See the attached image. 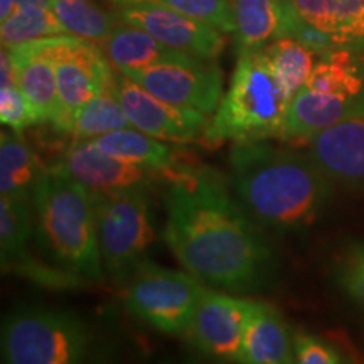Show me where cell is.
I'll return each instance as SVG.
<instances>
[{"instance_id":"31","label":"cell","mask_w":364,"mask_h":364,"mask_svg":"<svg viewBox=\"0 0 364 364\" xmlns=\"http://www.w3.org/2000/svg\"><path fill=\"white\" fill-rule=\"evenodd\" d=\"M338 280L344 292L364 309V241L346 250L338 265Z\"/></svg>"},{"instance_id":"14","label":"cell","mask_w":364,"mask_h":364,"mask_svg":"<svg viewBox=\"0 0 364 364\" xmlns=\"http://www.w3.org/2000/svg\"><path fill=\"white\" fill-rule=\"evenodd\" d=\"M307 144V154L334 184L364 191V115L332 125Z\"/></svg>"},{"instance_id":"13","label":"cell","mask_w":364,"mask_h":364,"mask_svg":"<svg viewBox=\"0 0 364 364\" xmlns=\"http://www.w3.org/2000/svg\"><path fill=\"white\" fill-rule=\"evenodd\" d=\"M56 166L95 194L150 186L161 177L103 152L91 140H75Z\"/></svg>"},{"instance_id":"8","label":"cell","mask_w":364,"mask_h":364,"mask_svg":"<svg viewBox=\"0 0 364 364\" xmlns=\"http://www.w3.org/2000/svg\"><path fill=\"white\" fill-rule=\"evenodd\" d=\"M204 287L188 272L144 260L129 279L125 306L164 334L186 336Z\"/></svg>"},{"instance_id":"35","label":"cell","mask_w":364,"mask_h":364,"mask_svg":"<svg viewBox=\"0 0 364 364\" xmlns=\"http://www.w3.org/2000/svg\"><path fill=\"white\" fill-rule=\"evenodd\" d=\"M171 364H196V363H191V361H186V363H171Z\"/></svg>"},{"instance_id":"16","label":"cell","mask_w":364,"mask_h":364,"mask_svg":"<svg viewBox=\"0 0 364 364\" xmlns=\"http://www.w3.org/2000/svg\"><path fill=\"white\" fill-rule=\"evenodd\" d=\"M295 16L338 49L364 53V0H284Z\"/></svg>"},{"instance_id":"33","label":"cell","mask_w":364,"mask_h":364,"mask_svg":"<svg viewBox=\"0 0 364 364\" xmlns=\"http://www.w3.org/2000/svg\"><path fill=\"white\" fill-rule=\"evenodd\" d=\"M17 9V0H0V19H9Z\"/></svg>"},{"instance_id":"30","label":"cell","mask_w":364,"mask_h":364,"mask_svg":"<svg viewBox=\"0 0 364 364\" xmlns=\"http://www.w3.org/2000/svg\"><path fill=\"white\" fill-rule=\"evenodd\" d=\"M0 120L2 125L17 134H22L27 127L38 124L26 95L17 85L0 86Z\"/></svg>"},{"instance_id":"12","label":"cell","mask_w":364,"mask_h":364,"mask_svg":"<svg viewBox=\"0 0 364 364\" xmlns=\"http://www.w3.org/2000/svg\"><path fill=\"white\" fill-rule=\"evenodd\" d=\"M118 19L139 27L169 48L208 63H215L226 44L221 31L159 4L120 7Z\"/></svg>"},{"instance_id":"19","label":"cell","mask_w":364,"mask_h":364,"mask_svg":"<svg viewBox=\"0 0 364 364\" xmlns=\"http://www.w3.org/2000/svg\"><path fill=\"white\" fill-rule=\"evenodd\" d=\"M91 142L103 152L161 177H172L181 171L177 169L179 166H177L176 152L169 145L134 129V127L100 135L97 139H91Z\"/></svg>"},{"instance_id":"24","label":"cell","mask_w":364,"mask_h":364,"mask_svg":"<svg viewBox=\"0 0 364 364\" xmlns=\"http://www.w3.org/2000/svg\"><path fill=\"white\" fill-rule=\"evenodd\" d=\"M258 53L265 59L290 102L307 85L314 68H316V58H318L307 46L292 38L273 41Z\"/></svg>"},{"instance_id":"23","label":"cell","mask_w":364,"mask_h":364,"mask_svg":"<svg viewBox=\"0 0 364 364\" xmlns=\"http://www.w3.org/2000/svg\"><path fill=\"white\" fill-rule=\"evenodd\" d=\"M306 88L316 93L364 98V53L336 49L321 56Z\"/></svg>"},{"instance_id":"22","label":"cell","mask_w":364,"mask_h":364,"mask_svg":"<svg viewBox=\"0 0 364 364\" xmlns=\"http://www.w3.org/2000/svg\"><path fill=\"white\" fill-rule=\"evenodd\" d=\"M39 159L21 134L9 129L0 135V193L2 198H31L44 174Z\"/></svg>"},{"instance_id":"7","label":"cell","mask_w":364,"mask_h":364,"mask_svg":"<svg viewBox=\"0 0 364 364\" xmlns=\"http://www.w3.org/2000/svg\"><path fill=\"white\" fill-rule=\"evenodd\" d=\"M21 53L49 59L56 70L59 117L53 127L70 132L75 113L103 90L115 85L112 63L97 43L75 34H59L16 46Z\"/></svg>"},{"instance_id":"26","label":"cell","mask_w":364,"mask_h":364,"mask_svg":"<svg viewBox=\"0 0 364 364\" xmlns=\"http://www.w3.org/2000/svg\"><path fill=\"white\" fill-rule=\"evenodd\" d=\"M51 11L66 33L91 43H105L117 27L112 17L91 0H53Z\"/></svg>"},{"instance_id":"18","label":"cell","mask_w":364,"mask_h":364,"mask_svg":"<svg viewBox=\"0 0 364 364\" xmlns=\"http://www.w3.org/2000/svg\"><path fill=\"white\" fill-rule=\"evenodd\" d=\"M105 53L118 71L142 70V68L171 65V63L203 61L191 54L169 48L154 36L139 27L124 24L113 29L110 38L105 41Z\"/></svg>"},{"instance_id":"25","label":"cell","mask_w":364,"mask_h":364,"mask_svg":"<svg viewBox=\"0 0 364 364\" xmlns=\"http://www.w3.org/2000/svg\"><path fill=\"white\" fill-rule=\"evenodd\" d=\"M129 127H132L129 117L112 86L91 98L75 113L68 134L75 136V140H91Z\"/></svg>"},{"instance_id":"1","label":"cell","mask_w":364,"mask_h":364,"mask_svg":"<svg viewBox=\"0 0 364 364\" xmlns=\"http://www.w3.org/2000/svg\"><path fill=\"white\" fill-rule=\"evenodd\" d=\"M164 208V241L186 272L223 292L262 289L275 255L220 172L182 167L171 177Z\"/></svg>"},{"instance_id":"11","label":"cell","mask_w":364,"mask_h":364,"mask_svg":"<svg viewBox=\"0 0 364 364\" xmlns=\"http://www.w3.org/2000/svg\"><path fill=\"white\" fill-rule=\"evenodd\" d=\"M113 91L124 107L130 125L157 140L194 142L203 139L208 129V115L154 97L122 71L115 76Z\"/></svg>"},{"instance_id":"3","label":"cell","mask_w":364,"mask_h":364,"mask_svg":"<svg viewBox=\"0 0 364 364\" xmlns=\"http://www.w3.org/2000/svg\"><path fill=\"white\" fill-rule=\"evenodd\" d=\"M34 238L49 262L90 282H102L95 194L59 166L39 177L31 194Z\"/></svg>"},{"instance_id":"28","label":"cell","mask_w":364,"mask_h":364,"mask_svg":"<svg viewBox=\"0 0 364 364\" xmlns=\"http://www.w3.org/2000/svg\"><path fill=\"white\" fill-rule=\"evenodd\" d=\"M2 48H16L34 41L66 34V29L51 9L17 7L9 19L2 22Z\"/></svg>"},{"instance_id":"21","label":"cell","mask_w":364,"mask_h":364,"mask_svg":"<svg viewBox=\"0 0 364 364\" xmlns=\"http://www.w3.org/2000/svg\"><path fill=\"white\" fill-rule=\"evenodd\" d=\"M235 12V41L240 54L257 53L284 38V0H230Z\"/></svg>"},{"instance_id":"29","label":"cell","mask_w":364,"mask_h":364,"mask_svg":"<svg viewBox=\"0 0 364 364\" xmlns=\"http://www.w3.org/2000/svg\"><path fill=\"white\" fill-rule=\"evenodd\" d=\"M118 7L134 6V4H159V6L174 9L215 27L221 33L235 34V12L230 0H110Z\"/></svg>"},{"instance_id":"27","label":"cell","mask_w":364,"mask_h":364,"mask_svg":"<svg viewBox=\"0 0 364 364\" xmlns=\"http://www.w3.org/2000/svg\"><path fill=\"white\" fill-rule=\"evenodd\" d=\"M34 238V211L31 198L0 199V260L7 262L29 250Z\"/></svg>"},{"instance_id":"5","label":"cell","mask_w":364,"mask_h":364,"mask_svg":"<svg viewBox=\"0 0 364 364\" xmlns=\"http://www.w3.org/2000/svg\"><path fill=\"white\" fill-rule=\"evenodd\" d=\"M4 364H90L93 334L76 314L22 306L2 322Z\"/></svg>"},{"instance_id":"9","label":"cell","mask_w":364,"mask_h":364,"mask_svg":"<svg viewBox=\"0 0 364 364\" xmlns=\"http://www.w3.org/2000/svg\"><path fill=\"white\" fill-rule=\"evenodd\" d=\"M122 73L154 97L204 115H215L223 98V73L215 63H171Z\"/></svg>"},{"instance_id":"34","label":"cell","mask_w":364,"mask_h":364,"mask_svg":"<svg viewBox=\"0 0 364 364\" xmlns=\"http://www.w3.org/2000/svg\"><path fill=\"white\" fill-rule=\"evenodd\" d=\"M17 7L24 9H51L53 0H17Z\"/></svg>"},{"instance_id":"4","label":"cell","mask_w":364,"mask_h":364,"mask_svg":"<svg viewBox=\"0 0 364 364\" xmlns=\"http://www.w3.org/2000/svg\"><path fill=\"white\" fill-rule=\"evenodd\" d=\"M290 100L260 53L240 54L230 88L223 95L203 140L248 144L280 139Z\"/></svg>"},{"instance_id":"2","label":"cell","mask_w":364,"mask_h":364,"mask_svg":"<svg viewBox=\"0 0 364 364\" xmlns=\"http://www.w3.org/2000/svg\"><path fill=\"white\" fill-rule=\"evenodd\" d=\"M231 189L260 225L289 231L316 220L329 203L334 182L309 154L262 142L235 144L230 152Z\"/></svg>"},{"instance_id":"20","label":"cell","mask_w":364,"mask_h":364,"mask_svg":"<svg viewBox=\"0 0 364 364\" xmlns=\"http://www.w3.org/2000/svg\"><path fill=\"white\" fill-rule=\"evenodd\" d=\"M11 51L16 66L17 86L26 95L33 108L38 124H56L59 117V93L56 70L49 59L21 53L16 48Z\"/></svg>"},{"instance_id":"32","label":"cell","mask_w":364,"mask_h":364,"mask_svg":"<svg viewBox=\"0 0 364 364\" xmlns=\"http://www.w3.org/2000/svg\"><path fill=\"white\" fill-rule=\"evenodd\" d=\"M292 364H343V359L326 341L309 332H297L294 336Z\"/></svg>"},{"instance_id":"17","label":"cell","mask_w":364,"mask_h":364,"mask_svg":"<svg viewBox=\"0 0 364 364\" xmlns=\"http://www.w3.org/2000/svg\"><path fill=\"white\" fill-rule=\"evenodd\" d=\"M294 336L285 317L267 302H255L245 327L238 364H292Z\"/></svg>"},{"instance_id":"15","label":"cell","mask_w":364,"mask_h":364,"mask_svg":"<svg viewBox=\"0 0 364 364\" xmlns=\"http://www.w3.org/2000/svg\"><path fill=\"white\" fill-rule=\"evenodd\" d=\"M359 115H364V98L316 93L304 86L289 105L280 139L309 142L322 130Z\"/></svg>"},{"instance_id":"6","label":"cell","mask_w":364,"mask_h":364,"mask_svg":"<svg viewBox=\"0 0 364 364\" xmlns=\"http://www.w3.org/2000/svg\"><path fill=\"white\" fill-rule=\"evenodd\" d=\"M95 209L105 273L129 280L156 238L149 186L95 194Z\"/></svg>"},{"instance_id":"10","label":"cell","mask_w":364,"mask_h":364,"mask_svg":"<svg viewBox=\"0 0 364 364\" xmlns=\"http://www.w3.org/2000/svg\"><path fill=\"white\" fill-rule=\"evenodd\" d=\"M253 304V300L204 287L186 336L208 358L238 363Z\"/></svg>"}]
</instances>
